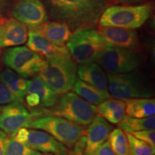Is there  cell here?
<instances>
[{
  "instance_id": "cell-3",
  "label": "cell",
  "mask_w": 155,
  "mask_h": 155,
  "mask_svg": "<svg viewBox=\"0 0 155 155\" xmlns=\"http://www.w3.org/2000/svg\"><path fill=\"white\" fill-rule=\"evenodd\" d=\"M107 47L99 32L92 28L77 29L67 42L70 55L79 65L94 63Z\"/></svg>"
},
{
  "instance_id": "cell-34",
  "label": "cell",
  "mask_w": 155,
  "mask_h": 155,
  "mask_svg": "<svg viewBox=\"0 0 155 155\" xmlns=\"http://www.w3.org/2000/svg\"><path fill=\"white\" fill-rule=\"evenodd\" d=\"M68 155H94L86 152V150H79V149L73 148L72 151L68 152Z\"/></svg>"
},
{
  "instance_id": "cell-35",
  "label": "cell",
  "mask_w": 155,
  "mask_h": 155,
  "mask_svg": "<svg viewBox=\"0 0 155 155\" xmlns=\"http://www.w3.org/2000/svg\"><path fill=\"white\" fill-rule=\"evenodd\" d=\"M117 1L123 3H134L141 1V0H117Z\"/></svg>"
},
{
  "instance_id": "cell-16",
  "label": "cell",
  "mask_w": 155,
  "mask_h": 155,
  "mask_svg": "<svg viewBox=\"0 0 155 155\" xmlns=\"http://www.w3.org/2000/svg\"><path fill=\"white\" fill-rule=\"evenodd\" d=\"M113 127L97 114L84 132L86 136V152L94 154L97 148L106 141Z\"/></svg>"
},
{
  "instance_id": "cell-26",
  "label": "cell",
  "mask_w": 155,
  "mask_h": 155,
  "mask_svg": "<svg viewBox=\"0 0 155 155\" xmlns=\"http://www.w3.org/2000/svg\"><path fill=\"white\" fill-rule=\"evenodd\" d=\"M5 155H41L42 154L26 144L19 142L14 137H7L5 141Z\"/></svg>"
},
{
  "instance_id": "cell-24",
  "label": "cell",
  "mask_w": 155,
  "mask_h": 155,
  "mask_svg": "<svg viewBox=\"0 0 155 155\" xmlns=\"http://www.w3.org/2000/svg\"><path fill=\"white\" fill-rule=\"evenodd\" d=\"M73 90L78 96L93 105H98L106 100L96 88L77 78L73 85Z\"/></svg>"
},
{
  "instance_id": "cell-31",
  "label": "cell",
  "mask_w": 155,
  "mask_h": 155,
  "mask_svg": "<svg viewBox=\"0 0 155 155\" xmlns=\"http://www.w3.org/2000/svg\"><path fill=\"white\" fill-rule=\"evenodd\" d=\"M28 133L29 130H28L25 127H22L17 131V133L14 136V138L19 142L25 144L28 137Z\"/></svg>"
},
{
  "instance_id": "cell-36",
  "label": "cell",
  "mask_w": 155,
  "mask_h": 155,
  "mask_svg": "<svg viewBox=\"0 0 155 155\" xmlns=\"http://www.w3.org/2000/svg\"><path fill=\"white\" fill-rule=\"evenodd\" d=\"M41 155H53V154H49V153H45V154H41Z\"/></svg>"
},
{
  "instance_id": "cell-20",
  "label": "cell",
  "mask_w": 155,
  "mask_h": 155,
  "mask_svg": "<svg viewBox=\"0 0 155 155\" xmlns=\"http://www.w3.org/2000/svg\"><path fill=\"white\" fill-rule=\"evenodd\" d=\"M125 102L119 99H106L96 107L97 114L108 122L118 124L125 116Z\"/></svg>"
},
{
  "instance_id": "cell-17",
  "label": "cell",
  "mask_w": 155,
  "mask_h": 155,
  "mask_svg": "<svg viewBox=\"0 0 155 155\" xmlns=\"http://www.w3.org/2000/svg\"><path fill=\"white\" fill-rule=\"evenodd\" d=\"M30 30L38 32L48 41L58 46H65L72 35L68 25L58 21L47 20Z\"/></svg>"
},
{
  "instance_id": "cell-23",
  "label": "cell",
  "mask_w": 155,
  "mask_h": 155,
  "mask_svg": "<svg viewBox=\"0 0 155 155\" xmlns=\"http://www.w3.org/2000/svg\"><path fill=\"white\" fill-rule=\"evenodd\" d=\"M118 124L120 129L129 133L141 130H154L155 117L154 115L139 119L125 116Z\"/></svg>"
},
{
  "instance_id": "cell-1",
  "label": "cell",
  "mask_w": 155,
  "mask_h": 155,
  "mask_svg": "<svg viewBox=\"0 0 155 155\" xmlns=\"http://www.w3.org/2000/svg\"><path fill=\"white\" fill-rule=\"evenodd\" d=\"M45 8L55 21L65 23L73 30L96 25L108 0H44Z\"/></svg>"
},
{
  "instance_id": "cell-2",
  "label": "cell",
  "mask_w": 155,
  "mask_h": 155,
  "mask_svg": "<svg viewBox=\"0 0 155 155\" xmlns=\"http://www.w3.org/2000/svg\"><path fill=\"white\" fill-rule=\"evenodd\" d=\"M77 66L70 54L46 58L39 76L58 95L72 90L76 79Z\"/></svg>"
},
{
  "instance_id": "cell-29",
  "label": "cell",
  "mask_w": 155,
  "mask_h": 155,
  "mask_svg": "<svg viewBox=\"0 0 155 155\" xmlns=\"http://www.w3.org/2000/svg\"><path fill=\"white\" fill-rule=\"evenodd\" d=\"M15 101H17L12 93L5 84L0 82V105L10 104Z\"/></svg>"
},
{
  "instance_id": "cell-22",
  "label": "cell",
  "mask_w": 155,
  "mask_h": 155,
  "mask_svg": "<svg viewBox=\"0 0 155 155\" xmlns=\"http://www.w3.org/2000/svg\"><path fill=\"white\" fill-rule=\"evenodd\" d=\"M35 93L40 97L42 106L45 108H52L58 102V94L54 92L49 86L40 78V77H35L32 80L29 81L28 87V93Z\"/></svg>"
},
{
  "instance_id": "cell-19",
  "label": "cell",
  "mask_w": 155,
  "mask_h": 155,
  "mask_svg": "<svg viewBox=\"0 0 155 155\" xmlns=\"http://www.w3.org/2000/svg\"><path fill=\"white\" fill-rule=\"evenodd\" d=\"M0 82L10 90L17 101H23L28 93L29 80L17 74L11 69H6L0 72Z\"/></svg>"
},
{
  "instance_id": "cell-7",
  "label": "cell",
  "mask_w": 155,
  "mask_h": 155,
  "mask_svg": "<svg viewBox=\"0 0 155 155\" xmlns=\"http://www.w3.org/2000/svg\"><path fill=\"white\" fill-rule=\"evenodd\" d=\"M28 128L46 131L68 148H73L76 141L85 132L81 125L56 116H44L38 119L34 118Z\"/></svg>"
},
{
  "instance_id": "cell-32",
  "label": "cell",
  "mask_w": 155,
  "mask_h": 155,
  "mask_svg": "<svg viewBox=\"0 0 155 155\" xmlns=\"http://www.w3.org/2000/svg\"><path fill=\"white\" fill-rule=\"evenodd\" d=\"M26 102L28 106L31 107H35V106H38L40 103V97L37 94L32 93V94H28L26 96Z\"/></svg>"
},
{
  "instance_id": "cell-14",
  "label": "cell",
  "mask_w": 155,
  "mask_h": 155,
  "mask_svg": "<svg viewBox=\"0 0 155 155\" xmlns=\"http://www.w3.org/2000/svg\"><path fill=\"white\" fill-rule=\"evenodd\" d=\"M28 146L36 151L49 153L53 155H68V150L47 132L29 130L26 143Z\"/></svg>"
},
{
  "instance_id": "cell-4",
  "label": "cell",
  "mask_w": 155,
  "mask_h": 155,
  "mask_svg": "<svg viewBox=\"0 0 155 155\" xmlns=\"http://www.w3.org/2000/svg\"><path fill=\"white\" fill-rule=\"evenodd\" d=\"M152 3L138 6H113L106 8L99 18L101 27H116L126 29L139 28L152 13Z\"/></svg>"
},
{
  "instance_id": "cell-15",
  "label": "cell",
  "mask_w": 155,
  "mask_h": 155,
  "mask_svg": "<svg viewBox=\"0 0 155 155\" xmlns=\"http://www.w3.org/2000/svg\"><path fill=\"white\" fill-rule=\"evenodd\" d=\"M28 28L16 19H9L0 25V48L17 46L28 40Z\"/></svg>"
},
{
  "instance_id": "cell-6",
  "label": "cell",
  "mask_w": 155,
  "mask_h": 155,
  "mask_svg": "<svg viewBox=\"0 0 155 155\" xmlns=\"http://www.w3.org/2000/svg\"><path fill=\"white\" fill-rule=\"evenodd\" d=\"M50 113L81 126H88L98 114L96 106L72 92L63 94Z\"/></svg>"
},
{
  "instance_id": "cell-10",
  "label": "cell",
  "mask_w": 155,
  "mask_h": 155,
  "mask_svg": "<svg viewBox=\"0 0 155 155\" xmlns=\"http://www.w3.org/2000/svg\"><path fill=\"white\" fill-rule=\"evenodd\" d=\"M38 112L30 114L21 102L15 101L0 106V129L14 137L20 128H28Z\"/></svg>"
},
{
  "instance_id": "cell-27",
  "label": "cell",
  "mask_w": 155,
  "mask_h": 155,
  "mask_svg": "<svg viewBox=\"0 0 155 155\" xmlns=\"http://www.w3.org/2000/svg\"><path fill=\"white\" fill-rule=\"evenodd\" d=\"M131 155H154V147L136 138L130 133L126 132Z\"/></svg>"
},
{
  "instance_id": "cell-13",
  "label": "cell",
  "mask_w": 155,
  "mask_h": 155,
  "mask_svg": "<svg viewBox=\"0 0 155 155\" xmlns=\"http://www.w3.org/2000/svg\"><path fill=\"white\" fill-rule=\"evenodd\" d=\"M76 73L79 79L96 88L106 99L111 98L108 90L107 74L98 63L79 65Z\"/></svg>"
},
{
  "instance_id": "cell-18",
  "label": "cell",
  "mask_w": 155,
  "mask_h": 155,
  "mask_svg": "<svg viewBox=\"0 0 155 155\" xmlns=\"http://www.w3.org/2000/svg\"><path fill=\"white\" fill-rule=\"evenodd\" d=\"M28 38V48L46 58L70 54L67 47L55 45L34 30H30Z\"/></svg>"
},
{
  "instance_id": "cell-28",
  "label": "cell",
  "mask_w": 155,
  "mask_h": 155,
  "mask_svg": "<svg viewBox=\"0 0 155 155\" xmlns=\"http://www.w3.org/2000/svg\"><path fill=\"white\" fill-rule=\"evenodd\" d=\"M136 138L144 141L151 146L155 147V132L154 130H141L133 131L130 133Z\"/></svg>"
},
{
  "instance_id": "cell-9",
  "label": "cell",
  "mask_w": 155,
  "mask_h": 155,
  "mask_svg": "<svg viewBox=\"0 0 155 155\" xmlns=\"http://www.w3.org/2000/svg\"><path fill=\"white\" fill-rule=\"evenodd\" d=\"M45 60L27 47H15L6 50L4 62L17 74L28 78L39 73Z\"/></svg>"
},
{
  "instance_id": "cell-8",
  "label": "cell",
  "mask_w": 155,
  "mask_h": 155,
  "mask_svg": "<svg viewBox=\"0 0 155 155\" xmlns=\"http://www.w3.org/2000/svg\"><path fill=\"white\" fill-rule=\"evenodd\" d=\"M96 61L107 73L119 74L137 71L142 65L144 58L136 50L107 47Z\"/></svg>"
},
{
  "instance_id": "cell-21",
  "label": "cell",
  "mask_w": 155,
  "mask_h": 155,
  "mask_svg": "<svg viewBox=\"0 0 155 155\" xmlns=\"http://www.w3.org/2000/svg\"><path fill=\"white\" fill-rule=\"evenodd\" d=\"M125 113L134 118H147L155 114V100L151 98H131L126 101Z\"/></svg>"
},
{
  "instance_id": "cell-12",
  "label": "cell",
  "mask_w": 155,
  "mask_h": 155,
  "mask_svg": "<svg viewBox=\"0 0 155 155\" xmlns=\"http://www.w3.org/2000/svg\"><path fill=\"white\" fill-rule=\"evenodd\" d=\"M108 47L137 50L140 44L134 30L116 27H101L98 31Z\"/></svg>"
},
{
  "instance_id": "cell-33",
  "label": "cell",
  "mask_w": 155,
  "mask_h": 155,
  "mask_svg": "<svg viewBox=\"0 0 155 155\" xmlns=\"http://www.w3.org/2000/svg\"><path fill=\"white\" fill-rule=\"evenodd\" d=\"M7 138V135L0 130V155H5V141Z\"/></svg>"
},
{
  "instance_id": "cell-11",
  "label": "cell",
  "mask_w": 155,
  "mask_h": 155,
  "mask_svg": "<svg viewBox=\"0 0 155 155\" xmlns=\"http://www.w3.org/2000/svg\"><path fill=\"white\" fill-rule=\"evenodd\" d=\"M12 14L15 19L29 28H33L48 20V15L42 0H18Z\"/></svg>"
},
{
  "instance_id": "cell-25",
  "label": "cell",
  "mask_w": 155,
  "mask_h": 155,
  "mask_svg": "<svg viewBox=\"0 0 155 155\" xmlns=\"http://www.w3.org/2000/svg\"><path fill=\"white\" fill-rule=\"evenodd\" d=\"M108 142L116 155H131L127 134L120 128L114 129L108 137Z\"/></svg>"
},
{
  "instance_id": "cell-5",
  "label": "cell",
  "mask_w": 155,
  "mask_h": 155,
  "mask_svg": "<svg viewBox=\"0 0 155 155\" xmlns=\"http://www.w3.org/2000/svg\"><path fill=\"white\" fill-rule=\"evenodd\" d=\"M108 90L116 99L152 98L154 91L140 73L134 72L111 74L107 73Z\"/></svg>"
},
{
  "instance_id": "cell-30",
  "label": "cell",
  "mask_w": 155,
  "mask_h": 155,
  "mask_svg": "<svg viewBox=\"0 0 155 155\" xmlns=\"http://www.w3.org/2000/svg\"><path fill=\"white\" fill-rule=\"evenodd\" d=\"M94 155H116V154L110 146L109 142L107 141L97 148L94 153Z\"/></svg>"
}]
</instances>
